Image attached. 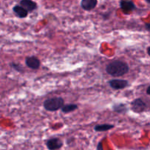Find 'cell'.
I'll return each mask as SVG.
<instances>
[{"label": "cell", "mask_w": 150, "mask_h": 150, "mask_svg": "<svg viewBox=\"0 0 150 150\" xmlns=\"http://www.w3.org/2000/svg\"><path fill=\"white\" fill-rule=\"evenodd\" d=\"M63 142L57 138H53L47 141L46 146L49 150H57L62 146Z\"/></svg>", "instance_id": "5"}, {"label": "cell", "mask_w": 150, "mask_h": 150, "mask_svg": "<svg viewBox=\"0 0 150 150\" xmlns=\"http://www.w3.org/2000/svg\"><path fill=\"white\" fill-rule=\"evenodd\" d=\"M11 66H12V67H13V68H14L16 70H17V71L21 72L22 70H23V67H22L19 64H15V63H12Z\"/></svg>", "instance_id": "14"}, {"label": "cell", "mask_w": 150, "mask_h": 150, "mask_svg": "<svg viewBox=\"0 0 150 150\" xmlns=\"http://www.w3.org/2000/svg\"><path fill=\"white\" fill-rule=\"evenodd\" d=\"M131 108L134 112L142 113L146 108V104L140 98L134 100L131 103Z\"/></svg>", "instance_id": "3"}, {"label": "cell", "mask_w": 150, "mask_h": 150, "mask_svg": "<svg viewBox=\"0 0 150 150\" xmlns=\"http://www.w3.org/2000/svg\"><path fill=\"white\" fill-rule=\"evenodd\" d=\"M129 66L126 62L120 60L114 61L108 64L106 72L109 75L115 77H120L128 73Z\"/></svg>", "instance_id": "1"}, {"label": "cell", "mask_w": 150, "mask_h": 150, "mask_svg": "<svg viewBox=\"0 0 150 150\" xmlns=\"http://www.w3.org/2000/svg\"><path fill=\"white\" fill-rule=\"evenodd\" d=\"M64 101L62 98H48L44 101V108L49 111H55L63 107Z\"/></svg>", "instance_id": "2"}, {"label": "cell", "mask_w": 150, "mask_h": 150, "mask_svg": "<svg viewBox=\"0 0 150 150\" xmlns=\"http://www.w3.org/2000/svg\"><path fill=\"white\" fill-rule=\"evenodd\" d=\"M114 126L113 125L103 124V125H98L95 127V130L97 132H103L112 129Z\"/></svg>", "instance_id": "11"}, {"label": "cell", "mask_w": 150, "mask_h": 150, "mask_svg": "<svg viewBox=\"0 0 150 150\" xmlns=\"http://www.w3.org/2000/svg\"><path fill=\"white\" fill-rule=\"evenodd\" d=\"M110 86L114 89H122L128 86V81L123 79H112L108 82Z\"/></svg>", "instance_id": "4"}, {"label": "cell", "mask_w": 150, "mask_h": 150, "mask_svg": "<svg viewBox=\"0 0 150 150\" xmlns=\"http://www.w3.org/2000/svg\"><path fill=\"white\" fill-rule=\"evenodd\" d=\"M114 110L118 113H125L127 111V108L124 104H117L114 105Z\"/></svg>", "instance_id": "13"}, {"label": "cell", "mask_w": 150, "mask_h": 150, "mask_svg": "<svg viewBox=\"0 0 150 150\" xmlns=\"http://www.w3.org/2000/svg\"><path fill=\"white\" fill-rule=\"evenodd\" d=\"M147 54H149V57H150V46L149 47V48H147Z\"/></svg>", "instance_id": "18"}, {"label": "cell", "mask_w": 150, "mask_h": 150, "mask_svg": "<svg viewBox=\"0 0 150 150\" xmlns=\"http://www.w3.org/2000/svg\"><path fill=\"white\" fill-rule=\"evenodd\" d=\"M146 93H147V95H150V86L147 88V89H146Z\"/></svg>", "instance_id": "17"}, {"label": "cell", "mask_w": 150, "mask_h": 150, "mask_svg": "<svg viewBox=\"0 0 150 150\" xmlns=\"http://www.w3.org/2000/svg\"><path fill=\"white\" fill-rule=\"evenodd\" d=\"M146 1H147V2H148V3H149V4H150V0H146Z\"/></svg>", "instance_id": "19"}, {"label": "cell", "mask_w": 150, "mask_h": 150, "mask_svg": "<svg viewBox=\"0 0 150 150\" xmlns=\"http://www.w3.org/2000/svg\"><path fill=\"white\" fill-rule=\"evenodd\" d=\"M120 7L125 13H129L133 11L136 9L134 3L131 1H127V0H122L120 2Z\"/></svg>", "instance_id": "8"}, {"label": "cell", "mask_w": 150, "mask_h": 150, "mask_svg": "<svg viewBox=\"0 0 150 150\" xmlns=\"http://www.w3.org/2000/svg\"><path fill=\"white\" fill-rule=\"evenodd\" d=\"M13 12L19 18H26L28 15V12L21 5H16L13 7Z\"/></svg>", "instance_id": "10"}, {"label": "cell", "mask_w": 150, "mask_h": 150, "mask_svg": "<svg viewBox=\"0 0 150 150\" xmlns=\"http://www.w3.org/2000/svg\"><path fill=\"white\" fill-rule=\"evenodd\" d=\"M97 150H103V144L101 142H100L97 146Z\"/></svg>", "instance_id": "15"}, {"label": "cell", "mask_w": 150, "mask_h": 150, "mask_svg": "<svg viewBox=\"0 0 150 150\" xmlns=\"http://www.w3.org/2000/svg\"><path fill=\"white\" fill-rule=\"evenodd\" d=\"M20 4L27 12H32L37 8V4L32 0H21Z\"/></svg>", "instance_id": "7"}, {"label": "cell", "mask_w": 150, "mask_h": 150, "mask_svg": "<svg viewBox=\"0 0 150 150\" xmlns=\"http://www.w3.org/2000/svg\"><path fill=\"white\" fill-rule=\"evenodd\" d=\"M98 4V0H81V6L85 10H92Z\"/></svg>", "instance_id": "9"}, {"label": "cell", "mask_w": 150, "mask_h": 150, "mask_svg": "<svg viewBox=\"0 0 150 150\" xmlns=\"http://www.w3.org/2000/svg\"><path fill=\"white\" fill-rule=\"evenodd\" d=\"M78 108V105L76 104H67V105H63L62 108H61L62 111L64 113H70L73 112L75 110Z\"/></svg>", "instance_id": "12"}, {"label": "cell", "mask_w": 150, "mask_h": 150, "mask_svg": "<svg viewBox=\"0 0 150 150\" xmlns=\"http://www.w3.org/2000/svg\"><path fill=\"white\" fill-rule=\"evenodd\" d=\"M26 64L28 67L32 69V70H37L40 67V62L37 57H29L26 59Z\"/></svg>", "instance_id": "6"}, {"label": "cell", "mask_w": 150, "mask_h": 150, "mask_svg": "<svg viewBox=\"0 0 150 150\" xmlns=\"http://www.w3.org/2000/svg\"><path fill=\"white\" fill-rule=\"evenodd\" d=\"M145 28H146V30L149 31V32H150V23H146V24H145Z\"/></svg>", "instance_id": "16"}]
</instances>
